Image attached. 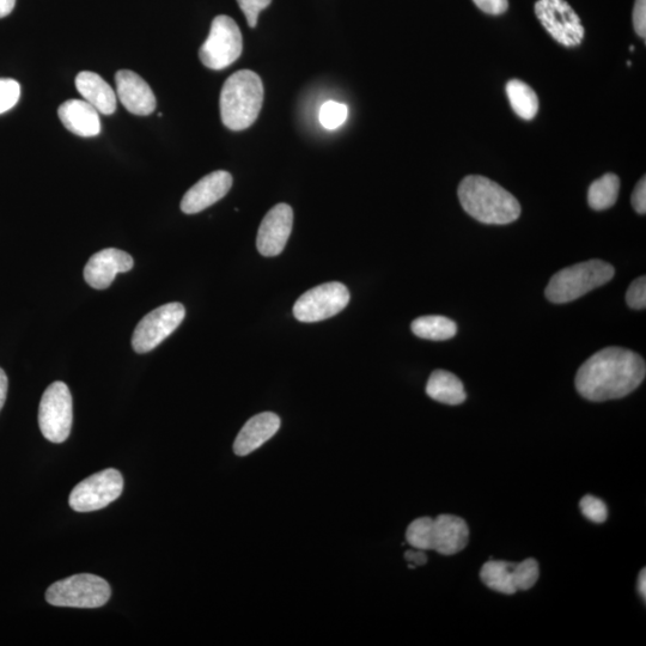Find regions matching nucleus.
I'll list each match as a JSON object with an SVG mask.
<instances>
[{
    "label": "nucleus",
    "instance_id": "obj_9",
    "mask_svg": "<svg viewBox=\"0 0 646 646\" xmlns=\"http://www.w3.org/2000/svg\"><path fill=\"white\" fill-rule=\"evenodd\" d=\"M186 309L174 302L152 310L134 329L132 347L137 353H148L161 345L184 321Z\"/></svg>",
    "mask_w": 646,
    "mask_h": 646
},
{
    "label": "nucleus",
    "instance_id": "obj_31",
    "mask_svg": "<svg viewBox=\"0 0 646 646\" xmlns=\"http://www.w3.org/2000/svg\"><path fill=\"white\" fill-rule=\"evenodd\" d=\"M271 3L272 0H237L251 28L257 27L260 12L268 8Z\"/></svg>",
    "mask_w": 646,
    "mask_h": 646
},
{
    "label": "nucleus",
    "instance_id": "obj_23",
    "mask_svg": "<svg viewBox=\"0 0 646 646\" xmlns=\"http://www.w3.org/2000/svg\"><path fill=\"white\" fill-rule=\"evenodd\" d=\"M411 329L417 337L432 341L449 340L457 333V325L453 320L438 315L422 316L414 320Z\"/></svg>",
    "mask_w": 646,
    "mask_h": 646
},
{
    "label": "nucleus",
    "instance_id": "obj_8",
    "mask_svg": "<svg viewBox=\"0 0 646 646\" xmlns=\"http://www.w3.org/2000/svg\"><path fill=\"white\" fill-rule=\"evenodd\" d=\"M124 491V478L117 469L91 475L72 490L69 503L77 513H91L101 510L117 501Z\"/></svg>",
    "mask_w": 646,
    "mask_h": 646
},
{
    "label": "nucleus",
    "instance_id": "obj_28",
    "mask_svg": "<svg viewBox=\"0 0 646 646\" xmlns=\"http://www.w3.org/2000/svg\"><path fill=\"white\" fill-rule=\"evenodd\" d=\"M21 97V85L11 78H0V114L14 108Z\"/></svg>",
    "mask_w": 646,
    "mask_h": 646
},
{
    "label": "nucleus",
    "instance_id": "obj_22",
    "mask_svg": "<svg viewBox=\"0 0 646 646\" xmlns=\"http://www.w3.org/2000/svg\"><path fill=\"white\" fill-rule=\"evenodd\" d=\"M507 95L511 108L518 117L533 120L539 112V99L535 91L520 79H511L507 84Z\"/></svg>",
    "mask_w": 646,
    "mask_h": 646
},
{
    "label": "nucleus",
    "instance_id": "obj_7",
    "mask_svg": "<svg viewBox=\"0 0 646 646\" xmlns=\"http://www.w3.org/2000/svg\"><path fill=\"white\" fill-rule=\"evenodd\" d=\"M73 404L69 387L54 382L45 390L39 407V426L47 441L63 443L71 434Z\"/></svg>",
    "mask_w": 646,
    "mask_h": 646
},
{
    "label": "nucleus",
    "instance_id": "obj_17",
    "mask_svg": "<svg viewBox=\"0 0 646 646\" xmlns=\"http://www.w3.org/2000/svg\"><path fill=\"white\" fill-rule=\"evenodd\" d=\"M280 419L276 413L264 412L248 420L237 435L234 452L237 456H247L259 449L262 444L277 434Z\"/></svg>",
    "mask_w": 646,
    "mask_h": 646
},
{
    "label": "nucleus",
    "instance_id": "obj_30",
    "mask_svg": "<svg viewBox=\"0 0 646 646\" xmlns=\"http://www.w3.org/2000/svg\"><path fill=\"white\" fill-rule=\"evenodd\" d=\"M626 302L629 307L636 310L646 308V278L639 277L630 285L626 294Z\"/></svg>",
    "mask_w": 646,
    "mask_h": 646
},
{
    "label": "nucleus",
    "instance_id": "obj_11",
    "mask_svg": "<svg viewBox=\"0 0 646 646\" xmlns=\"http://www.w3.org/2000/svg\"><path fill=\"white\" fill-rule=\"evenodd\" d=\"M535 15L560 45L576 47L582 44L585 29L581 18L565 0H538Z\"/></svg>",
    "mask_w": 646,
    "mask_h": 646
},
{
    "label": "nucleus",
    "instance_id": "obj_34",
    "mask_svg": "<svg viewBox=\"0 0 646 646\" xmlns=\"http://www.w3.org/2000/svg\"><path fill=\"white\" fill-rule=\"evenodd\" d=\"M631 204L633 209L639 213V215H645L646 213V179L645 176L643 179L639 180L635 191L632 193Z\"/></svg>",
    "mask_w": 646,
    "mask_h": 646
},
{
    "label": "nucleus",
    "instance_id": "obj_15",
    "mask_svg": "<svg viewBox=\"0 0 646 646\" xmlns=\"http://www.w3.org/2000/svg\"><path fill=\"white\" fill-rule=\"evenodd\" d=\"M117 97L123 106L134 115L146 117L155 112L157 101L150 85L136 72L121 70L115 75Z\"/></svg>",
    "mask_w": 646,
    "mask_h": 646
},
{
    "label": "nucleus",
    "instance_id": "obj_37",
    "mask_svg": "<svg viewBox=\"0 0 646 646\" xmlns=\"http://www.w3.org/2000/svg\"><path fill=\"white\" fill-rule=\"evenodd\" d=\"M16 0H0V18L9 16L15 9Z\"/></svg>",
    "mask_w": 646,
    "mask_h": 646
},
{
    "label": "nucleus",
    "instance_id": "obj_19",
    "mask_svg": "<svg viewBox=\"0 0 646 646\" xmlns=\"http://www.w3.org/2000/svg\"><path fill=\"white\" fill-rule=\"evenodd\" d=\"M76 88L83 100L90 103L100 114L112 115L117 111V93L97 73L90 71L79 73L76 77Z\"/></svg>",
    "mask_w": 646,
    "mask_h": 646
},
{
    "label": "nucleus",
    "instance_id": "obj_1",
    "mask_svg": "<svg viewBox=\"0 0 646 646\" xmlns=\"http://www.w3.org/2000/svg\"><path fill=\"white\" fill-rule=\"evenodd\" d=\"M645 375L644 359L636 352L607 347L584 362L575 385L577 392L589 401L617 400L635 392Z\"/></svg>",
    "mask_w": 646,
    "mask_h": 646
},
{
    "label": "nucleus",
    "instance_id": "obj_38",
    "mask_svg": "<svg viewBox=\"0 0 646 646\" xmlns=\"http://www.w3.org/2000/svg\"><path fill=\"white\" fill-rule=\"evenodd\" d=\"M646 574H645V569L639 574V580H638V591L639 595L643 597V600H645L646 597Z\"/></svg>",
    "mask_w": 646,
    "mask_h": 646
},
{
    "label": "nucleus",
    "instance_id": "obj_39",
    "mask_svg": "<svg viewBox=\"0 0 646 646\" xmlns=\"http://www.w3.org/2000/svg\"><path fill=\"white\" fill-rule=\"evenodd\" d=\"M630 51H631V52L635 51V46H631V47H630Z\"/></svg>",
    "mask_w": 646,
    "mask_h": 646
},
{
    "label": "nucleus",
    "instance_id": "obj_29",
    "mask_svg": "<svg viewBox=\"0 0 646 646\" xmlns=\"http://www.w3.org/2000/svg\"><path fill=\"white\" fill-rule=\"evenodd\" d=\"M582 514L591 522L603 523L607 520L608 510L601 499L594 496H585L580 503Z\"/></svg>",
    "mask_w": 646,
    "mask_h": 646
},
{
    "label": "nucleus",
    "instance_id": "obj_18",
    "mask_svg": "<svg viewBox=\"0 0 646 646\" xmlns=\"http://www.w3.org/2000/svg\"><path fill=\"white\" fill-rule=\"evenodd\" d=\"M62 124L78 137L91 138L101 133L100 113L84 100H69L58 109Z\"/></svg>",
    "mask_w": 646,
    "mask_h": 646
},
{
    "label": "nucleus",
    "instance_id": "obj_4",
    "mask_svg": "<svg viewBox=\"0 0 646 646\" xmlns=\"http://www.w3.org/2000/svg\"><path fill=\"white\" fill-rule=\"evenodd\" d=\"M614 267L602 260H589L554 274L545 290L547 300L563 304L578 300L613 279Z\"/></svg>",
    "mask_w": 646,
    "mask_h": 646
},
{
    "label": "nucleus",
    "instance_id": "obj_25",
    "mask_svg": "<svg viewBox=\"0 0 646 646\" xmlns=\"http://www.w3.org/2000/svg\"><path fill=\"white\" fill-rule=\"evenodd\" d=\"M434 518L420 517L407 528L406 540L416 550H431V528Z\"/></svg>",
    "mask_w": 646,
    "mask_h": 646
},
{
    "label": "nucleus",
    "instance_id": "obj_36",
    "mask_svg": "<svg viewBox=\"0 0 646 646\" xmlns=\"http://www.w3.org/2000/svg\"><path fill=\"white\" fill-rule=\"evenodd\" d=\"M405 558L416 565H424L428 562V557H426V554L422 550H418L417 552L408 551L406 552Z\"/></svg>",
    "mask_w": 646,
    "mask_h": 646
},
{
    "label": "nucleus",
    "instance_id": "obj_13",
    "mask_svg": "<svg viewBox=\"0 0 646 646\" xmlns=\"http://www.w3.org/2000/svg\"><path fill=\"white\" fill-rule=\"evenodd\" d=\"M133 265L129 253L115 248L103 249L89 259L84 268V279L91 288L105 290L112 285L117 274L130 272Z\"/></svg>",
    "mask_w": 646,
    "mask_h": 646
},
{
    "label": "nucleus",
    "instance_id": "obj_14",
    "mask_svg": "<svg viewBox=\"0 0 646 646\" xmlns=\"http://www.w3.org/2000/svg\"><path fill=\"white\" fill-rule=\"evenodd\" d=\"M233 186V176L225 170H217L204 176L185 194L181 210L186 215H194L223 199Z\"/></svg>",
    "mask_w": 646,
    "mask_h": 646
},
{
    "label": "nucleus",
    "instance_id": "obj_21",
    "mask_svg": "<svg viewBox=\"0 0 646 646\" xmlns=\"http://www.w3.org/2000/svg\"><path fill=\"white\" fill-rule=\"evenodd\" d=\"M515 565V563L503 562V560H490L481 568V581L487 588L498 591V593L514 595L517 593Z\"/></svg>",
    "mask_w": 646,
    "mask_h": 646
},
{
    "label": "nucleus",
    "instance_id": "obj_35",
    "mask_svg": "<svg viewBox=\"0 0 646 646\" xmlns=\"http://www.w3.org/2000/svg\"><path fill=\"white\" fill-rule=\"evenodd\" d=\"M9 381L5 371L0 368V411L5 405L6 395H8Z\"/></svg>",
    "mask_w": 646,
    "mask_h": 646
},
{
    "label": "nucleus",
    "instance_id": "obj_16",
    "mask_svg": "<svg viewBox=\"0 0 646 646\" xmlns=\"http://www.w3.org/2000/svg\"><path fill=\"white\" fill-rule=\"evenodd\" d=\"M469 541V528L463 518L440 515L434 518L431 528V550L454 556L465 548Z\"/></svg>",
    "mask_w": 646,
    "mask_h": 646
},
{
    "label": "nucleus",
    "instance_id": "obj_2",
    "mask_svg": "<svg viewBox=\"0 0 646 646\" xmlns=\"http://www.w3.org/2000/svg\"><path fill=\"white\" fill-rule=\"evenodd\" d=\"M457 194L463 210L484 224H510L521 215V205L514 195L485 176H467Z\"/></svg>",
    "mask_w": 646,
    "mask_h": 646
},
{
    "label": "nucleus",
    "instance_id": "obj_32",
    "mask_svg": "<svg viewBox=\"0 0 646 646\" xmlns=\"http://www.w3.org/2000/svg\"><path fill=\"white\" fill-rule=\"evenodd\" d=\"M633 27H635L638 36L645 40L646 38V0H636L635 9H633Z\"/></svg>",
    "mask_w": 646,
    "mask_h": 646
},
{
    "label": "nucleus",
    "instance_id": "obj_10",
    "mask_svg": "<svg viewBox=\"0 0 646 646\" xmlns=\"http://www.w3.org/2000/svg\"><path fill=\"white\" fill-rule=\"evenodd\" d=\"M349 302L350 291L344 284H321L298 298L294 306V315L300 322H319L343 312Z\"/></svg>",
    "mask_w": 646,
    "mask_h": 646
},
{
    "label": "nucleus",
    "instance_id": "obj_3",
    "mask_svg": "<svg viewBox=\"0 0 646 646\" xmlns=\"http://www.w3.org/2000/svg\"><path fill=\"white\" fill-rule=\"evenodd\" d=\"M264 95V84L257 73L241 70L231 75L219 100L224 126L231 131L249 129L259 117Z\"/></svg>",
    "mask_w": 646,
    "mask_h": 646
},
{
    "label": "nucleus",
    "instance_id": "obj_5",
    "mask_svg": "<svg viewBox=\"0 0 646 646\" xmlns=\"http://www.w3.org/2000/svg\"><path fill=\"white\" fill-rule=\"evenodd\" d=\"M112 590L103 578L81 574L53 583L46 601L56 607L100 608L111 599Z\"/></svg>",
    "mask_w": 646,
    "mask_h": 646
},
{
    "label": "nucleus",
    "instance_id": "obj_20",
    "mask_svg": "<svg viewBox=\"0 0 646 646\" xmlns=\"http://www.w3.org/2000/svg\"><path fill=\"white\" fill-rule=\"evenodd\" d=\"M426 394L432 400L446 405H460L467 399L465 387L459 377L446 370H436L426 385Z\"/></svg>",
    "mask_w": 646,
    "mask_h": 646
},
{
    "label": "nucleus",
    "instance_id": "obj_24",
    "mask_svg": "<svg viewBox=\"0 0 646 646\" xmlns=\"http://www.w3.org/2000/svg\"><path fill=\"white\" fill-rule=\"evenodd\" d=\"M620 192V179L608 173L593 182L588 191V203L591 209L603 211L617 203Z\"/></svg>",
    "mask_w": 646,
    "mask_h": 646
},
{
    "label": "nucleus",
    "instance_id": "obj_12",
    "mask_svg": "<svg viewBox=\"0 0 646 646\" xmlns=\"http://www.w3.org/2000/svg\"><path fill=\"white\" fill-rule=\"evenodd\" d=\"M294 225V211L288 204H278L262 219L258 237V251L264 257L282 254Z\"/></svg>",
    "mask_w": 646,
    "mask_h": 646
},
{
    "label": "nucleus",
    "instance_id": "obj_6",
    "mask_svg": "<svg viewBox=\"0 0 646 646\" xmlns=\"http://www.w3.org/2000/svg\"><path fill=\"white\" fill-rule=\"evenodd\" d=\"M243 39L233 18L219 15L212 21L209 38L200 47L199 59L207 69L221 71L241 57Z\"/></svg>",
    "mask_w": 646,
    "mask_h": 646
},
{
    "label": "nucleus",
    "instance_id": "obj_33",
    "mask_svg": "<svg viewBox=\"0 0 646 646\" xmlns=\"http://www.w3.org/2000/svg\"><path fill=\"white\" fill-rule=\"evenodd\" d=\"M481 11L489 15H502L509 8L508 0H473Z\"/></svg>",
    "mask_w": 646,
    "mask_h": 646
},
{
    "label": "nucleus",
    "instance_id": "obj_26",
    "mask_svg": "<svg viewBox=\"0 0 646 646\" xmlns=\"http://www.w3.org/2000/svg\"><path fill=\"white\" fill-rule=\"evenodd\" d=\"M347 114L349 111L344 103L328 101L321 107L320 123L326 130L334 131L345 124Z\"/></svg>",
    "mask_w": 646,
    "mask_h": 646
},
{
    "label": "nucleus",
    "instance_id": "obj_27",
    "mask_svg": "<svg viewBox=\"0 0 646 646\" xmlns=\"http://www.w3.org/2000/svg\"><path fill=\"white\" fill-rule=\"evenodd\" d=\"M515 587L518 590L533 588L539 580V564L535 559L529 558L515 565Z\"/></svg>",
    "mask_w": 646,
    "mask_h": 646
}]
</instances>
